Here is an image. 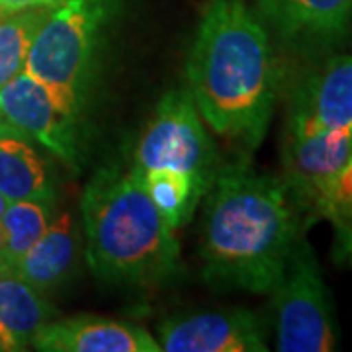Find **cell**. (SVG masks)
I'll return each mask as SVG.
<instances>
[{
  "instance_id": "obj_8",
  "label": "cell",
  "mask_w": 352,
  "mask_h": 352,
  "mask_svg": "<svg viewBox=\"0 0 352 352\" xmlns=\"http://www.w3.org/2000/svg\"><path fill=\"white\" fill-rule=\"evenodd\" d=\"M352 155V126L282 143V180L302 214L321 217L333 184Z\"/></svg>"
},
{
  "instance_id": "obj_21",
  "label": "cell",
  "mask_w": 352,
  "mask_h": 352,
  "mask_svg": "<svg viewBox=\"0 0 352 352\" xmlns=\"http://www.w3.org/2000/svg\"><path fill=\"white\" fill-rule=\"evenodd\" d=\"M59 0H0V10H22L36 6H53Z\"/></svg>"
},
{
  "instance_id": "obj_5",
  "label": "cell",
  "mask_w": 352,
  "mask_h": 352,
  "mask_svg": "<svg viewBox=\"0 0 352 352\" xmlns=\"http://www.w3.org/2000/svg\"><path fill=\"white\" fill-rule=\"evenodd\" d=\"M276 349L282 352H331L339 342L335 305L311 245L300 235L284 274L272 289Z\"/></svg>"
},
{
  "instance_id": "obj_10",
  "label": "cell",
  "mask_w": 352,
  "mask_h": 352,
  "mask_svg": "<svg viewBox=\"0 0 352 352\" xmlns=\"http://www.w3.org/2000/svg\"><path fill=\"white\" fill-rule=\"evenodd\" d=\"M346 126H352V53H335L294 87L284 135L309 138Z\"/></svg>"
},
{
  "instance_id": "obj_3",
  "label": "cell",
  "mask_w": 352,
  "mask_h": 352,
  "mask_svg": "<svg viewBox=\"0 0 352 352\" xmlns=\"http://www.w3.org/2000/svg\"><path fill=\"white\" fill-rule=\"evenodd\" d=\"M92 274L118 286H147L180 270L176 231L131 170L100 168L80 198Z\"/></svg>"
},
{
  "instance_id": "obj_4",
  "label": "cell",
  "mask_w": 352,
  "mask_h": 352,
  "mask_svg": "<svg viewBox=\"0 0 352 352\" xmlns=\"http://www.w3.org/2000/svg\"><path fill=\"white\" fill-rule=\"evenodd\" d=\"M118 0H59L39 25L24 71L80 120L104 25Z\"/></svg>"
},
{
  "instance_id": "obj_16",
  "label": "cell",
  "mask_w": 352,
  "mask_h": 352,
  "mask_svg": "<svg viewBox=\"0 0 352 352\" xmlns=\"http://www.w3.org/2000/svg\"><path fill=\"white\" fill-rule=\"evenodd\" d=\"M135 176L141 180L157 210L163 214L166 223L175 231L188 223L196 206L208 192L204 182L196 176L170 168H153Z\"/></svg>"
},
{
  "instance_id": "obj_17",
  "label": "cell",
  "mask_w": 352,
  "mask_h": 352,
  "mask_svg": "<svg viewBox=\"0 0 352 352\" xmlns=\"http://www.w3.org/2000/svg\"><path fill=\"white\" fill-rule=\"evenodd\" d=\"M53 219V201H8L0 223L6 231V251L0 270H14L20 258L30 251Z\"/></svg>"
},
{
  "instance_id": "obj_2",
  "label": "cell",
  "mask_w": 352,
  "mask_h": 352,
  "mask_svg": "<svg viewBox=\"0 0 352 352\" xmlns=\"http://www.w3.org/2000/svg\"><path fill=\"white\" fill-rule=\"evenodd\" d=\"M206 196L204 278L219 288L272 294L303 235L302 210L282 176L247 163L223 164Z\"/></svg>"
},
{
  "instance_id": "obj_13",
  "label": "cell",
  "mask_w": 352,
  "mask_h": 352,
  "mask_svg": "<svg viewBox=\"0 0 352 352\" xmlns=\"http://www.w3.org/2000/svg\"><path fill=\"white\" fill-rule=\"evenodd\" d=\"M0 192L8 201H53L57 188L50 163L34 141L0 120Z\"/></svg>"
},
{
  "instance_id": "obj_19",
  "label": "cell",
  "mask_w": 352,
  "mask_h": 352,
  "mask_svg": "<svg viewBox=\"0 0 352 352\" xmlns=\"http://www.w3.org/2000/svg\"><path fill=\"white\" fill-rule=\"evenodd\" d=\"M323 219L335 229V258L352 266V200L333 204Z\"/></svg>"
},
{
  "instance_id": "obj_14",
  "label": "cell",
  "mask_w": 352,
  "mask_h": 352,
  "mask_svg": "<svg viewBox=\"0 0 352 352\" xmlns=\"http://www.w3.org/2000/svg\"><path fill=\"white\" fill-rule=\"evenodd\" d=\"M78 229L71 212L55 215L39 241L20 258L12 272L39 292L63 284L75 268Z\"/></svg>"
},
{
  "instance_id": "obj_24",
  "label": "cell",
  "mask_w": 352,
  "mask_h": 352,
  "mask_svg": "<svg viewBox=\"0 0 352 352\" xmlns=\"http://www.w3.org/2000/svg\"><path fill=\"white\" fill-rule=\"evenodd\" d=\"M0 351H2V349H0Z\"/></svg>"
},
{
  "instance_id": "obj_9",
  "label": "cell",
  "mask_w": 352,
  "mask_h": 352,
  "mask_svg": "<svg viewBox=\"0 0 352 352\" xmlns=\"http://www.w3.org/2000/svg\"><path fill=\"white\" fill-rule=\"evenodd\" d=\"M254 14L296 55L327 53L352 30V0H256Z\"/></svg>"
},
{
  "instance_id": "obj_23",
  "label": "cell",
  "mask_w": 352,
  "mask_h": 352,
  "mask_svg": "<svg viewBox=\"0 0 352 352\" xmlns=\"http://www.w3.org/2000/svg\"><path fill=\"white\" fill-rule=\"evenodd\" d=\"M6 206H8V200L4 198V194L0 192V219H2V215H4V210H6Z\"/></svg>"
},
{
  "instance_id": "obj_18",
  "label": "cell",
  "mask_w": 352,
  "mask_h": 352,
  "mask_svg": "<svg viewBox=\"0 0 352 352\" xmlns=\"http://www.w3.org/2000/svg\"><path fill=\"white\" fill-rule=\"evenodd\" d=\"M50 8L0 10V88L24 71L30 47Z\"/></svg>"
},
{
  "instance_id": "obj_6",
  "label": "cell",
  "mask_w": 352,
  "mask_h": 352,
  "mask_svg": "<svg viewBox=\"0 0 352 352\" xmlns=\"http://www.w3.org/2000/svg\"><path fill=\"white\" fill-rule=\"evenodd\" d=\"M170 168L196 176L206 188L219 170L217 149L201 124V116L186 88L166 92L151 116L133 153L131 173Z\"/></svg>"
},
{
  "instance_id": "obj_12",
  "label": "cell",
  "mask_w": 352,
  "mask_h": 352,
  "mask_svg": "<svg viewBox=\"0 0 352 352\" xmlns=\"http://www.w3.org/2000/svg\"><path fill=\"white\" fill-rule=\"evenodd\" d=\"M32 346L43 352H159L161 344L139 325L106 317L76 315L51 319L36 333Z\"/></svg>"
},
{
  "instance_id": "obj_15",
  "label": "cell",
  "mask_w": 352,
  "mask_h": 352,
  "mask_svg": "<svg viewBox=\"0 0 352 352\" xmlns=\"http://www.w3.org/2000/svg\"><path fill=\"white\" fill-rule=\"evenodd\" d=\"M59 311L12 270H0V349L24 351Z\"/></svg>"
},
{
  "instance_id": "obj_7",
  "label": "cell",
  "mask_w": 352,
  "mask_h": 352,
  "mask_svg": "<svg viewBox=\"0 0 352 352\" xmlns=\"http://www.w3.org/2000/svg\"><path fill=\"white\" fill-rule=\"evenodd\" d=\"M0 120L36 141L39 147L78 170V122L53 98L50 88L22 71L0 88Z\"/></svg>"
},
{
  "instance_id": "obj_22",
  "label": "cell",
  "mask_w": 352,
  "mask_h": 352,
  "mask_svg": "<svg viewBox=\"0 0 352 352\" xmlns=\"http://www.w3.org/2000/svg\"><path fill=\"white\" fill-rule=\"evenodd\" d=\"M4 251H6V231H4V227L0 223V263L4 258Z\"/></svg>"
},
{
  "instance_id": "obj_20",
  "label": "cell",
  "mask_w": 352,
  "mask_h": 352,
  "mask_svg": "<svg viewBox=\"0 0 352 352\" xmlns=\"http://www.w3.org/2000/svg\"><path fill=\"white\" fill-rule=\"evenodd\" d=\"M352 200V155L351 159L346 161V164L342 166V170L337 176L335 184H333V192H331V198H329L327 206L323 210L321 217L327 214V210L333 204H339V201Z\"/></svg>"
},
{
  "instance_id": "obj_1",
  "label": "cell",
  "mask_w": 352,
  "mask_h": 352,
  "mask_svg": "<svg viewBox=\"0 0 352 352\" xmlns=\"http://www.w3.org/2000/svg\"><path fill=\"white\" fill-rule=\"evenodd\" d=\"M188 90L217 135L247 149L263 143L280 94L270 34L247 0H208L190 50Z\"/></svg>"
},
{
  "instance_id": "obj_11",
  "label": "cell",
  "mask_w": 352,
  "mask_h": 352,
  "mask_svg": "<svg viewBox=\"0 0 352 352\" xmlns=\"http://www.w3.org/2000/svg\"><path fill=\"white\" fill-rule=\"evenodd\" d=\"M166 352H264V331L249 309H223L173 317L159 325Z\"/></svg>"
}]
</instances>
